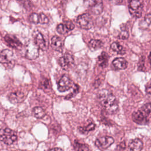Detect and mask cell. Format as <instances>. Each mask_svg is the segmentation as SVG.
Masks as SVG:
<instances>
[{"mask_svg": "<svg viewBox=\"0 0 151 151\" xmlns=\"http://www.w3.org/2000/svg\"><path fill=\"white\" fill-rule=\"evenodd\" d=\"M96 0H83L84 5L87 7H91L94 4Z\"/></svg>", "mask_w": 151, "mask_h": 151, "instance_id": "31", "label": "cell"}, {"mask_svg": "<svg viewBox=\"0 0 151 151\" xmlns=\"http://www.w3.org/2000/svg\"><path fill=\"white\" fill-rule=\"evenodd\" d=\"M108 58V55L105 52H103L98 57L99 65L101 67H106V65H107Z\"/></svg>", "mask_w": 151, "mask_h": 151, "instance_id": "19", "label": "cell"}, {"mask_svg": "<svg viewBox=\"0 0 151 151\" xmlns=\"http://www.w3.org/2000/svg\"><path fill=\"white\" fill-rule=\"evenodd\" d=\"M79 91V87L78 86V85L77 84H74V89H73V91L72 93H70L67 96H66L65 97V99L68 100V99H70L71 98H72L73 97H74L77 93H78Z\"/></svg>", "mask_w": 151, "mask_h": 151, "instance_id": "28", "label": "cell"}, {"mask_svg": "<svg viewBox=\"0 0 151 151\" xmlns=\"http://www.w3.org/2000/svg\"><path fill=\"white\" fill-rule=\"evenodd\" d=\"M18 1L25 8H28L31 6V4L29 0H18Z\"/></svg>", "mask_w": 151, "mask_h": 151, "instance_id": "30", "label": "cell"}, {"mask_svg": "<svg viewBox=\"0 0 151 151\" xmlns=\"http://www.w3.org/2000/svg\"><path fill=\"white\" fill-rule=\"evenodd\" d=\"M50 150H63L61 148H59V147H55V148H52V149H49Z\"/></svg>", "mask_w": 151, "mask_h": 151, "instance_id": "36", "label": "cell"}, {"mask_svg": "<svg viewBox=\"0 0 151 151\" xmlns=\"http://www.w3.org/2000/svg\"><path fill=\"white\" fill-rule=\"evenodd\" d=\"M113 65L117 70H124L127 67V61L123 58H116L112 62Z\"/></svg>", "mask_w": 151, "mask_h": 151, "instance_id": "15", "label": "cell"}, {"mask_svg": "<svg viewBox=\"0 0 151 151\" xmlns=\"http://www.w3.org/2000/svg\"><path fill=\"white\" fill-rule=\"evenodd\" d=\"M29 21L34 24H40V14L32 13L28 18Z\"/></svg>", "mask_w": 151, "mask_h": 151, "instance_id": "24", "label": "cell"}, {"mask_svg": "<svg viewBox=\"0 0 151 151\" xmlns=\"http://www.w3.org/2000/svg\"><path fill=\"white\" fill-rule=\"evenodd\" d=\"M74 146L76 150H88V146L85 144L80 143L78 142L75 140L74 143Z\"/></svg>", "mask_w": 151, "mask_h": 151, "instance_id": "26", "label": "cell"}, {"mask_svg": "<svg viewBox=\"0 0 151 151\" xmlns=\"http://www.w3.org/2000/svg\"><path fill=\"white\" fill-rule=\"evenodd\" d=\"M149 63H150V66H151V52L149 55Z\"/></svg>", "mask_w": 151, "mask_h": 151, "instance_id": "37", "label": "cell"}, {"mask_svg": "<svg viewBox=\"0 0 151 151\" xmlns=\"http://www.w3.org/2000/svg\"><path fill=\"white\" fill-rule=\"evenodd\" d=\"M58 63L63 70H67L73 65L74 58L71 54L66 53L59 58Z\"/></svg>", "mask_w": 151, "mask_h": 151, "instance_id": "7", "label": "cell"}, {"mask_svg": "<svg viewBox=\"0 0 151 151\" xmlns=\"http://www.w3.org/2000/svg\"><path fill=\"white\" fill-rule=\"evenodd\" d=\"M110 48H111L112 50H113L114 51L116 52L117 53L119 54H124L126 52L125 49L124 48V47L121 45L119 43H118L117 42H113L111 45H110Z\"/></svg>", "mask_w": 151, "mask_h": 151, "instance_id": "18", "label": "cell"}, {"mask_svg": "<svg viewBox=\"0 0 151 151\" xmlns=\"http://www.w3.org/2000/svg\"><path fill=\"white\" fill-rule=\"evenodd\" d=\"M64 24L66 25V26L67 27V28H68V29L70 31H71L74 29V25L73 24L72 22L70 21H65L64 22Z\"/></svg>", "mask_w": 151, "mask_h": 151, "instance_id": "32", "label": "cell"}, {"mask_svg": "<svg viewBox=\"0 0 151 151\" xmlns=\"http://www.w3.org/2000/svg\"><path fill=\"white\" fill-rule=\"evenodd\" d=\"M88 45L91 48L96 50L101 48L103 46V43L101 41L99 40H91L90 41Z\"/></svg>", "mask_w": 151, "mask_h": 151, "instance_id": "22", "label": "cell"}, {"mask_svg": "<svg viewBox=\"0 0 151 151\" xmlns=\"http://www.w3.org/2000/svg\"><path fill=\"white\" fill-rule=\"evenodd\" d=\"M146 91L147 94H151V82L147 84L146 87Z\"/></svg>", "mask_w": 151, "mask_h": 151, "instance_id": "35", "label": "cell"}, {"mask_svg": "<svg viewBox=\"0 0 151 151\" xmlns=\"http://www.w3.org/2000/svg\"><path fill=\"white\" fill-rule=\"evenodd\" d=\"M51 46L53 50L58 52H62L63 49V40L58 36H54L51 38Z\"/></svg>", "mask_w": 151, "mask_h": 151, "instance_id": "14", "label": "cell"}, {"mask_svg": "<svg viewBox=\"0 0 151 151\" xmlns=\"http://www.w3.org/2000/svg\"><path fill=\"white\" fill-rule=\"evenodd\" d=\"M114 143V139L110 136H103L98 138L96 142V146L100 149H106Z\"/></svg>", "mask_w": 151, "mask_h": 151, "instance_id": "8", "label": "cell"}, {"mask_svg": "<svg viewBox=\"0 0 151 151\" xmlns=\"http://www.w3.org/2000/svg\"><path fill=\"white\" fill-rule=\"evenodd\" d=\"M17 139V135L14 130L6 127L0 130V140L4 143L11 145Z\"/></svg>", "mask_w": 151, "mask_h": 151, "instance_id": "2", "label": "cell"}, {"mask_svg": "<svg viewBox=\"0 0 151 151\" xmlns=\"http://www.w3.org/2000/svg\"><path fill=\"white\" fill-rule=\"evenodd\" d=\"M24 93L21 91H16L10 93L8 96V99L13 104H18L24 100Z\"/></svg>", "mask_w": 151, "mask_h": 151, "instance_id": "12", "label": "cell"}, {"mask_svg": "<svg viewBox=\"0 0 151 151\" xmlns=\"http://www.w3.org/2000/svg\"><path fill=\"white\" fill-rule=\"evenodd\" d=\"M110 2L114 5H119L122 3L123 0H109Z\"/></svg>", "mask_w": 151, "mask_h": 151, "instance_id": "34", "label": "cell"}, {"mask_svg": "<svg viewBox=\"0 0 151 151\" xmlns=\"http://www.w3.org/2000/svg\"><path fill=\"white\" fill-rule=\"evenodd\" d=\"M126 148V144L124 142L120 143L119 145H117L116 150H124Z\"/></svg>", "mask_w": 151, "mask_h": 151, "instance_id": "33", "label": "cell"}, {"mask_svg": "<svg viewBox=\"0 0 151 151\" xmlns=\"http://www.w3.org/2000/svg\"><path fill=\"white\" fill-rule=\"evenodd\" d=\"M73 86L72 80L66 75H63L58 83V90L60 92L66 91L70 90Z\"/></svg>", "mask_w": 151, "mask_h": 151, "instance_id": "6", "label": "cell"}, {"mask_svg": "<svg viewBox=\"0 0 151 151\" xmlns=\"http://www.w3.org/2000/svg\"><path fill=\"white\" fill-rule=\"evenodd\" d=\"M129 32L126 29H122L120 32V33L119 34V35H118L119 38L120 39H122V40H125V39H127L129 37Z\"/></svg>", "mask_w": 151, "mask_h": 151, "instance_id": "29", "label": "cell"}, {"mask_svg": "<svg viewBox=\"0 0 151 151\" xmlns=\"http://www.w3.org/2000/svg\"><path fill=\"white\" fill-rule=\"evenodd\" d=\"M14 60L13 52L9 49L3 50L0 52V63L2 64H9Z\"/></svg>", "mask_w": 151, "mask_h": 151, "instance_id": "10", "label": "cell"}, {"mask_svg": "<svg viewBox=\"0 0 151 151\" xmlns=\"http://www.w3.org/2000/svg\"><path fill=\"white\" fill-rule=\"evenodd\" d=\"M141 23H143V25H140L141 27L146 28V27H147L148 26H149L150 24H151V14H146L144 20L142 21L141 22Z\"/></svg>", "mask_w": 151, "mask_h": 151, "instance_id": "27", "label": "cell"}, {"mask_svg": "<svg viewBox=\"0 0 151 151\" xmlns=\"http://www.w3.org/2000/svg\"><path fill=\"white\" fill-rule=\"evenodd\" d=\"M143 4L140 0H130L129 4V11L134 17L140 18L142 14Z\"/></svg>", "mask_w": 151, "mask_h": 151, "instance_id": "3", "label": "cell"}, {"mask_svg": "<svg viewBox=\"0 0 151 151\" xmlns=\"http://www.w3.org/2000/svg\"><path fill=\"white\" fill-rule=\"evenodd\" d=\"M4 39L8 45L12 48L16 49H20L22 47V44L21 41L14 35L11 34H6Z\"/></svg>", "mask_w": 151, "mask_h": 151, "instance_id": "11", "label": "cell"}, {"mask_svg": "<svg viewBox=\"0 0 151 151\" xmlns=\"http://www.w3.org/2000/svg\"><path fill=\"white\" fill-rule=\"evenodd\" d=\"M129 148L131 150L139 151L143 148V142L139 139H133L129 143Z\"/></svg>", "mask_w": 151, "mask_h": 151, "instance_id": "17", "label": "cell"}, {"mask_svg": "<svg viewBox=\"0 0 151 151\" xmlns=\"http://www.w3.org/2000/svg\"><path fill=\"white\" fill-rule=\"evenodd\" d=\"M147 118L151 116V103H146L139 110Z\"/></svg>", "mask_w": 151, "mask_h": 151, "instance_id": "21", "label": "cell"}, {"mask_svg": "<svg viewBox=\"0 0 151 151\" xmlns=\"http://www.w3.org/2000/svg\"><path fill=\"white\" fill-rule=\"evenodd\" d=\"M77 24L81 28L85 29H90L93 25V22L91 17L88 14H83L79 15L77 19Z\"/></svg>", "mask_w": 151, "mask_h": 151, "instance_id": "4", "label": "cell"}, {"mask_svg": "<svg viewBox=\"0 0 151 151\" xmlns=\"http://www.w3.org/2000/svg\"><path fill=\"white\" fill-rule=\"evenodd\" d=\"M91 11L95 15L100 14L103 9V3L102 0H96L93 5L91 7Z\"/></svg>", "mask_w": 151, "mask_h": 151, "instance_id": "16", "label": "cell"}, {"mask_svg": "<svg viewBox=\"0 0 151 151\" xmlns=\"http://www.w3.org/2000/svg\"><path fill=\"white\" fill-rule=\"evenodd\" d=\"M32 113L35 117L37 119H41L44 117L45 115V112L44 110L39 106L35 107L32 110Z\"/></svg>", "mask_w": 151, "mask_h": 151, "instance_id": "20", "label": "cell"}, {"mask_svg": "<svg viewBox=\"0 0 151 151\" xmlns=\"http://www.w3.org/2000/svg\"><path fill=\"white\" fill-rule=\"evenodd\" d=\"M32 36L34 37V42L39 48V49L44 51L46 50L47 46L43 35L40 31H36L34 32Z\"/></svg>", "mask_w": 151, "mask_h": 151, "instance_id": "9", "label": "cell"}, {"mask_svg": "<svg viewBox=\"0 0 151 151\" xmlns=\"http://www.w3.org/2000/svg\"><path fill=\"white\" fill-rule=\"evenodd\" d=\"M95 124H94L93 123H90L88 126H84V127H80L78 128V130L83 133H88V132L92 131L95 129Z\"/></svg>", "mask_w": 151, "mask_h": 151, "instance_id": "23", "label": "cell"}, {"mask_svg": "<svg viewBox=\"0 0 151 151\" xmlns=\"http://www.w3.org/2000/svg\"><path fill=\"white\" fill-rule=\"evenodd\" d=\"M132 119L133 122L139 124H145L148 122V119L140 110L133 113Z\"/></svg>", "mask_w": 151, "mask_h": 151, "instance_id": "13", "label": "cell"}, {"mask_svg": "<svg viewBox=\"0 0 151 151\" xmlns=\"http://www.w3.org/2000/svg\"><path fill=\"white\" fill-rule=\"evenodd\" d=\"M100 100L104 110L110 114L116 113L118 110L119 105L116 97L107 90H103L99 94Z\"/></svg>", "mask_w": 151, "mask_h": 151, "instance_id": "1", "label": "cell"}, {"mask_svg": "<svg viewBox=\"0 0 151 151\" xmlns=\"http://www.w3.org/2000/svg\"><path fill=\"white\" fill-rule=\"evenodd\" d=\"M57 31L60 34H65L67 33L70 30L66 26V25L64 24H60L57 27Z\"/></svg>", "mask_w": 151, "mask_h": 151, "instance_id": "25", "label": "cell"}, {"mask_svg": "<svg viewBox=\"0 0 151 151\" xmlns=\"http://www.w3.org/2000/svg\"><path fill=\"white\" fill-rule=\"evenodd\" d=\"M25 57L29 60H34L39 55V48L34 42H29L25 48Z\"/></svg>", "mask_w": 151, "mask_h": 151, "instance_id": "5", "label": "cell"}]
</instances>
